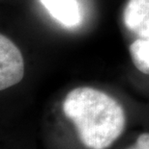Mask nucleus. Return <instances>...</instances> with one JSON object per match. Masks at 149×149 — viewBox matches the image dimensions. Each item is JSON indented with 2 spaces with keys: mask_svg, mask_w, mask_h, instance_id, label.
Segmentation results:
<instances>
[{
  "mask_svg": "<svg viewBox=\"0 0 149 149\" xmlns=\"http://www.w3.org/2000/svg\"><path fill=\"white\" fill-rule=\"evenodd\" d=\"M63 112L74 123L81 141L89 149H107L124 131L122 106L102 91L74 88L63 102Z\"/></svg>",
  "mask_w": 149,
  "mask_h": 149,
  "instance_id": "nucleus-1",
  "label": "nucleus"
},
{
  "mask_svg": "<svg viewBox=\"0 0 149 149\" xmlns=\"http://www.w3.org/2000/svg\"><path fill=\"white\" fill-rule=\"evenodd\" d=\"M24 76V61L17 45L4 35L0 36V90L17 85Z\"/></svg>",
  "mask_w": 149,
  "mask_h": 149,
  "instance_id": "nucleus-2",
  "label": "nucleus"
},
{
  "mask_svg": "<svg viewBox=\"0 0 149 149\" xmlns=\"http://www.w3.org/2000/svg\"><path fill=\"white\" fill-rule=\"evenodd\" d=\"M42 4L55 19L67 27L81 23V15L76 0H41Z\"/></svg>",
  "mask_w": 149,
  "mask_h": 149,
  "instance_id": "nucleus-3",
  "label": "nucleus"
},
{
  "mask_svg": "<svg viewBox=\"0 0 149 149\" xmlns=\"http://www.w3.org/2000/svg\"><path fill=\"white\" fill-rule=\"evenodd\" d=\"M149 15V0H129L123 18L126 27L131 31H136Z\"/></svg>",
  "mask_w": 149,
  "mask_h": 149,
  "instance_id": "nucleus-4",
  "label": "nucleus"
},
{
  "mask_svg": "<svg viewBox=\"0 0 149 149\" xmlns=\"http://www.w3.org/2000/svg\"><path fill=\"white\" fill-rule=\"evenodd\" d=\"M133 64L141 72L149 75V40H136L129 47Z\"/></svg>",
  "mask_w": 149,
  "mask_h": 149,
  "instance_id": "nucleus-5",
  "label": "nucleus"
},
{
  "mask_svg": "<svg viewBox=\"0 0 149 149\" xmlns=\"http://www.w3.org/2000/svg\"><path fill=\"white\" fill-rule=\"evenodd\" d=\"M135 32L137 33L139 39L149 40V18H146V19L142 22L141 26Z\"/></svg>",
  "mask_w": 149,
  "mask_h": 149,
  "instance_id": "nucleus-6",
  "label": "nucleus"
},
{
  "mask_svg": "<svg viewBox=\"0 0 149 149\" xmlns=\"http://www.w3.org/2000/svg\"><path fill=\"white\" fill-rule=\"evenodd\" d=\"M137 143L143 149H149V133H143L139 135L137 139Z\"/></svg>",
  "mask_w": 149,
  "mask_h": 149,
  "instance_id": "nucleus-7",
  "label": "nucleus"
},
{
  "mask_svg": "<svg viewBox=\"0 0 149 149\" xmlns=\"http://www.w3.org/2000/svg\"><path fill=\"white\" fill-rule=\"evenodd\" d=\"M128 149H143L142 148L141 145L139 144H138L137 142H136V144L134 145V146H132V147H130V148H128Z\"/></svg>",
  "mask_w": 149,
  "mask_h": 149,
  "instance_id": "nucleus-8",
  "label": "nucleus"
}]
</instances>
